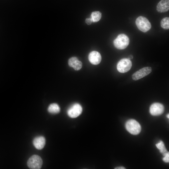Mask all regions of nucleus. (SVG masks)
I'll use <instances>...</instances> for the list:
<instances>
[{"instance_id": "nucleus-1", "label": "nucleus", "mask_w": 169, "mask_h": 169, "mask_svg": "<svg viewBox=\"0 0 169 169\" xmlns=\"http://www.w3.org/2000/svg\"><path fill=\"white\" fill-rule=\"evenodd\" d=\"M130 40L125 34L122 33L119 34L114 41L115 47L119 49H123L128 45Z\"/></svg>"}, {"instance_id": "nucleus-2", "label": "nucleus", "mask_w": 169, "mask_h": 169, "mask_svg": "<svg viewBox=\"0 0 169 169\" xmlns=\"http://www.w3.org/2000/svg\"><path fill=\"white\" fill-rule=\"evenodd\" d=\"M125 127L130 133L133 135H137L139 134L141 130L140 124L133 119L129 120L126 122Z\"/></svg>"}, {"instance_id": "nucleus-3", "label": "nucleus", "mask_w": 169, "mask_h": 169, "mask_svg": "<svg viewBox=\"0 0 169 169\" xmlns=\"http://www.w3.org/2000/svg\"><path fill=\"white\" fill-rule=\"evenodd\" d=\"M136 24L140 31L145 33L149 31L151 28V23L148 20L142 16H140L136 18Z\"/></svg>"}, {"instance_id": "nucleus-4", "label": "nucleus", "mask_w": 169, "mask_h": 169, "mask_svg": "<svg viewBox=\"0 0 169 169\" xmlns=\"http://www.w3.org/2000/svg\"><path fill=\"white\" fill-rule=\"evenodd\" d=\"M43 164L41 158L38 155H33L28 159L27 165L28 167L32 169H40Z\"/></svg>"}, {"instance_id": "nucleus-5", "label": "nucleus", "mask_w": 169, "mask_h": 169, "mask_svg": "<svg viewBox=\"0 0 169 169\" xmlns=\"http://www.w3.org/2000/svg\"><path fill=\"white\" fill-rule=\"evenodd\" d=\"M132 65L130 60L127 58H123L118 62L117 66V69L119 72L126 73L130 69Z\"/></svg>"}, {"instance_id": "nucleus-6", "label": "nucleus", "mask_w": 169, "mask_h": 169, "mask_svg": "<svg viewBox=\"0 0 169 169\" xmlns=\"http://www.w3.org/2000/svg\"><path fill=\"white\" fill-rule=\"evenodd\" d=\"M82 112V108L79 103H75L71 105L68 109V115L71 118H75L79 116Z\"/></svg>"}, {"instance_id": "nucleus-7", "label": "nucleus", "mask_w": 169, "mask_h": 169, "mask_svg": "<svg viewBox=\"0 0 169 169\" xmlns=\"http://www.w3.org/2000/svg\"><path fill=\"white\" fill-rule=\"evenodd\" d=\"M152 70L150 67L143 68L134 73L132 75V78L134 80H138L148 75Z\"/></svg>"}, {"instance_id": "nucleus-8", "label": "nucleus", "mask_w": 169, "mask_h": 169, "mask_svg": "<svg viewBox=\"0 0 169 169\" xmlns=\"http://www.w3.org/2000/svg\"><path fill=\"white\" fill-rule=\"evenodd\" d=\"M164 110V107L162 104L159 103H155L150 107V112L153 116H157L162 114Z\"/></svg>"}, {"instance_id": "nucleus-9", "label": "nucleus", "mask_w": 169, "mask_h": 169, "mask_svg": "<svg viewBox=\"0 0 169 169\" xmlns=\"http://www.w3.org/2000/svg\"><path fill=\"white\" fill-rule=\"evenodd\" d=\"M88 59L91 63L94 65H97L100 62L101 57L99 52L94 51L89 54Z\"/></svg>"}, {"instance_id": "nucleus-10", "label": "nucleus", "mask_w": 169, "mask_h": 169, "mask_svg": "<svg viewBox=\"0 0 169 169\" xmlns=\"http://www.w3.org/2000/svg\"><path fill=\"white\" fill-rule=\"evenodd\" d=\"M45 142V139L44 136H38L34 139L33 141V144L36 149L40 150L44 146Z\"/></svg>"}, {"instance_id": "nucleus-11", "label": "nucleus", "mask_w": 169, "mask_h": 169, "mask_svg": "<svg viewBox=\"0 0 169 169\" xmlns=\"http://www.w3.org/2000/svg\"><path fill=\"white\" fill-rule=\"evenodd\" d=\"M169 10V0H161L156 6V10L159 13H164Z\"/></svg>"}, {"instance_id": "nucleus-12", "label": "nucleus", "mask_w": 169, "mask_h": 169, "mask_svg": "<svg viewBox=\"0 0 169 169\" xmlns=\"http://www.w3.org/2000/svg\"><path fill=\"white\" fill-rule=\"evenodd\" d=\"M68 64L70 67L73 68L76 70L80 69L82 66L81 62L76 57H72L70 58L68 61Z\"/></svg>"}, {"instance_id": "nucleus-13", "label": "nucleus", "mask_w": 169, "mask_h": 169, "mask_svg": "<svg viewBox=\"0 0 169 169\" xmlns=\"http://www.w3.org/2000/svg\"><path fill=\"white\" fill-rule=\"evenodd\" d=\"M48 110L51 114H57L60 112V108L58 104L53 103L49 105Z\"/></svg>"}, {"instance_id": "nucleus-14", "label": "nucleus", "mask_w": 169, "mask_h": 169, "mask_svg": "<svg viewBox=\"0 0 169 169\" xmlns=\"http://www.w3.org/2000/svg\"><path fill=\"white\" fill-rule=\"evenodd\" d=\"M102 14L99 11H95L92 13L90 18L93 22H96L99 21L101 19Z\"/></svg>"}, {"instance_id": "nucleus-15", "label": "nucleus", "mask_w": 169, "mask_h": 169, "mask_svg": "<svg viewBox=\"0 0 169 169\" xmlns=\"http://www.w3.org/2000/svg\"><path fill=\"white\" fill-rule=\"evenodd\" d=\"M161 27L165 29H168L169 28V18L165 17L163 18L161 22Z\"/></svg>"}, {"instance_id": "nucleus-16", "label": "nucleus", "mask_w": 169, "mask_h": 169, "mask_svg": "<svg viewBox=\"0 0 169 169\" xmlns=\"http://www.w3.org/2000/svg\"><path fill=\"white\" fill-rule=\"evenodd\" d=\"M157 148L159 150L161 153L163 154L167 152L163 142L162 141H160L159 142L156 144Z\"/></svg>"}, {"instance_id": "nucleus-17", "label": "nucleus", "mask_w": 169, "mask_h": 169, "mask_svg": "<svg viewBox=\"0 0 169 169\" xmlns=\"http://www.w3.org/2000/svg\"><path fill=\"white\" fill-rule=\"evenodd\" d=\"M164 157L163 158V160L166 162H169V153L167 152L163 154Z\"/></svg>"}, {"instance_id": "nucleus-18", "label": "nucleus", "mask_w": 169, "mask_h": 169, "mask_svg": "<svg viewBox=\"0 0 169 169\" xmlns=\"http://www.w3.org/2000/svg\"><path fill=\"white\" fill-rule=\"evenodd\" d=\"M85 23L88 25L91 24L93 22L92 19L90 18H87L85 19Z\"/></svg>"}, {"instance_id": "nucleus-19", "label": "nucleus", "mask_w": 169, "mask_h": 169, "mask_svg": "<svg viewBox=\"0 0 169 169\" xmlns=\"http://www.w3.org/2000/svg\"><path fill=\"white\" fill-rule=\"evenodd\" d=\"M115 169H125V167L122 166H120L115 168Z\"/></svg>"}, {"instance_id": "nucleus-20", "label": "nucleus", "mask_w": 169, "mask_h": 169, "mask_svg": "<svg viewBox=\"0 0 169 169\" xmlns=\"http://www.w3.org/2000/svg\"><path fill=\"white\" fill-rule=\"evenodd\" d=\"M133 58V56L132 55H130L129 56V57L127 58L129 59H132Z\"/></svg>"}, {"instance_id": "nucleus-21", "label": "nucleus", "mask_w": 169, "mask_h": 169, "mask_svg": "<svg viewBox=\"0 0 169 169\" xmlns=\"http://www.w3.org/2000/svg\"><path fill=\"white\" fill-rule=\"evenodd\" d=\"M167 118H169V114H167Z\"/></svg>"}]
</instances>
